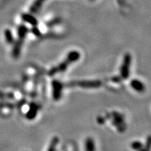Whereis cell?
I'll list each match as a JSON object with an SVG mask.
<instances>
[{
  "instance_id": "cell-1",
  "label": "cell",
  "mask_w": 151,
  "mask_h": 151,
  "mask_svg": "<svg viewBox=\"0 0 151 151\" xmlns=\"http://www.w3.org/2000/svg\"><path fill=\"white\" fill-rule=\"evenodd\" d=\"M81 54L80 52L76 51V50H72L68 53L67 58L63 60V62L59 64L56 67H52L50 71H48V75L50 76L57 74V73H62L65 71L67 69L69 65L72 63H74L80 59Z\"/></svg>"
},
{
  "instance_id": "cell-2",
  "label": "cell",
  "mask_w": 151,
  "mask_h": 151,
  "mask_svg": "<svg viewBox=\"0 0 151 151\" xmlns=\"http://www.w3.org/2000/svg\"><path fill=\"white\" fill-rule=\"evenodd\" d=\"M132 64V55L127 52L124 55L122 63L120 67V75L122 79H127L130 74V67Z\"/></svg>"
},
{
  "instance_id": "cell-3",
  "label": "cell",
  "mask_w": 151,
  "mask_h": 151,
  "mask_svg": "<svg viewBox=\"0 0 151 151\" xmlns=\"http://www.w3.org/2000/svg\"><path fill=\"white\" fill-rule=\"evenodd\" d=\"M102 83L99 80L95 81H78L69 83V86H78L83 88H98L101 86Z\"/></svg>"
},
{
  "instance_id": "cell-4",
  "label": "cell",
  "mask_w": 151,
  "mask_h": 151,
  "mask_svg": "<svg viewBox=\"0 0 151 151\" xmlns=\"http://www.w3.org/2000/svg\"><path fill=\"white\" fill-rule=\"evenodd\" d=\"M111 116L113 117L112 123L116 126L117 129L120 132H123L126 129V124L124 122V116L118 112H113Z\"/></svg>"
},
{
  "instance_id": "cell-5",
  "label": "cell",
  "mask_w": 151,
  "mask_h": 151,
  "mask_svg": "<svg viewBox=\"0 0 151 151\" xmlns=\"http://www.w3.org/2000/svg\"><path fill=\"white\" fill-rule=\"evenodd\" d=\"M52 97L55 101H58L62 97V90H63V84L59 81L54 80L52 82Z\"/></svg>"
},
{
  "instance_id": "cell-6",
  "label": "cell",
  "mask_w": 151,
  "mask_h": 151,
  "mask_svg": "<svg viewBox=\"0 0 151 151\" xmlns=\"http://www.w3.org/2000/svg\"><path fill=\"white\" fill-rule=\"evenodd\" d=\"M24 40V39L18 38V40L15 42L14 48H13V51H12V55L14 58H18V57L20 56V52H21L22 43H23Z\"/></svg>"
},
{
  "instance_id": "cell-7",
  "label": "cell",
  "mask_w": 151,
  "mask_h": 151,
  "mask_svg": "<svg viewBox=\"0 0 151 151\" xmlns=\"http://www.w3.org/2000/svg\"><path fill=\"white\" fill-rule=\"evenodd\" d=\"M38 111H39V106L35 103H32L30 104L29 111L26 114V118L29 120H34L37 116Z\"/></svg>"
},
{
  "instance_id": "cell-8",
  "label": "cell",
  "mask_w": 151,
  "mask_h": 151,
  "mask_svg": "<svg viewBox=\"0 0 151 151\" xmlns=\"http://www.w3.org/2000/svg\"><path fill=\"white\" fill-rule=\"evenodd\" d=\"M130 85H131L132 88L138 92H143L145 91L146 88H145L144 84L141 81L137 80V79H133L130 83Z\"/></svg>"
},
{
  "instance_id": "cell-9",
  "label": "cell",
  "mask_w": 151,
  "mask_h": 151,
  "mask_svg": "<svg viewBox=\"0 0 151 151\" xmlns=\"http://www.w3.org/2000/svg\"><path fill=\"white\" fill-rule=\"evenodd\" d=\"M85 149L86 151H95L96 146L94 139L91 137L87 138L85 141Z\"/></svg>"
},
{
  "instance_id": "cell-10",
  "label": "cell",
  "mask_w": 151,
  "mask_h": 151,
  "mask_svg": "<svg viewBox=\"0 0 151 151\" xmlns=\"http://www.w3.org/2000/svg\"><path fill=\"white\" fill-rule=\"evenodd\" d=\"M22 19L24 20V22H27L33 26H36L38 24V22L35 17H33L32 16L29 14H24L22 15Z\"/></svg>"
},
{
  "instance_id": "cell-11",
  "label": "cell",
  "mask_w": 151,
  "mask_h": 151,
  "mask_svg": "<svg viewBox=\"0 0 151 151\" xmlns=\"http://www.w3.org/2000/svg\"><path fill=\"white\" fill-rule=\"evenodd\" d=\"M27 32H28V29L25 25L22 24V25L19 26L18 29V38L24 39H25L26 36H27Z\"/></svg>"
},
{
  "instance_id": "cell-12",
  "label": "cell",
  "mask_w": 151,
  "mask_h": 151,
  "mask_svg": "<svg viewBox=\"0 0 151 151\" xmlns=\"http://www.w3.org/2000/svg\"><path fill=\"white\" fill-rule=\"evenodd\" d=\"M4 37L5 40L9 44H11L14 42V38L12 35V32L10 29H6L4 30Z\"/></svg>"
},
{
  "instance_id": "cell-13",
  "label": "cell",
  "mask_w": 151,
  "mask_h": 151,
  "mask_svg": "<svg viewBox=\"0 0 151 151\" xmlns=\"http://www.w3.org/2000/svg\"><path fill=\"white\" fill-rule=\"evenodd\" d=\"M151 150V135L148 136L146 139L145 146H143V148L139 151H150Z\"/></svg>"
},
{
  "instance_id": "cell-14",
  "label": "cell",
  "mask_w": 151,
  "mask_h": 151,
  "mask_svg": "<svg viewBox=\"0 0 151 151\" xmlns=\"http://www.w3.org/2000/svg\"><path fill=\"white\" fill-rule=\"evenodd\" d=\"M58 142H59V139L58 137L53 138L52 140L51 141V143H50L48 151H55Z\"/></svg>"
},
{
  "instance_id": "cell-15",
  "label": "cell",
  "mask_w": 151,
  "mask_h": 151,
  "mask_svg": "<svg viewBox=\"0 0 151 151\" xmlns=\"http://www.w3.org/2000/svg\"><path fill=\"white\" fill-rule=\"evenodd\" d=\"M143 143L140 142L139 141H133V142L131 143V148L134 150L139 151L141 148H143Z\"/></svg>"
},
{
  "instance_id": "cell-16",
  "label": "cell",
  "mask_w": 151,
  "mask_h": 151,
  "mask_svg": "<svg viewBox=\"0 0 151 151\" xmlns=\"http://www.w3.org/2000/svg\"><path fill=\"white\" fill-rule=\"evenodd\" d=\"M32 32L33 35H35L37 37H39L41 35V32L38 28L36 27V26H34V27L32 29Z\"/></svg>"
},
{
  "instance_id": "cell-17",
  "label": "cell",
  "mask_w": 151,
  "mask_h": 151,
  "mask_svg": "<svg viewBox=\"0 0 151 151\" xmlns=\"http://www.w3.org/2000/svg\"><path fill=\"white\" fill-rule=\"evenodd\" d=\"M97 120H100V121L99 120H98V122H99V124H104V122H105V119H104V118H103V117H101V118L99 117Z\"/></svg>"
}]
</instances>
